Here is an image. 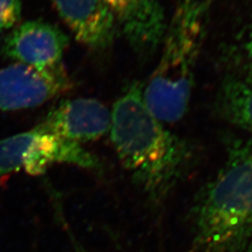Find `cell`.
Instances as JSON below:
<instances>
[{"instance_id":"6da1fadb","label":"cell","mask_w":252,"mask_h":252,"mask_svg":"<svg viewBox=\"0 0 252 252\" xmlns=\"http://www.w3.org/2000/svg\"><path fill=\"white\" fill-rule=\"evenodd\" d=\"M110 112V139L121 162L153 200L164 197L186 166L185 145L147 106L138 83L118 98Z\"/></svg>"},{"instance_id":"3957f363","label":"cell","mask_w":252,"mask_h":252,"mask_svg":"<svg viewBox=\"0 0 252 252\" xmlns=\"http://www.w3.org/2000/svg\"><path fill=\"white\" fill-rule=\"evenodd\" d=\"M209 0H178L161 42V57L143 89L147 106L162 123H176L189 108L206 33Z\"/></svg>"},{"instance_id":"277c9868","label":"cell","mask_w":252,"mask_h":252,"mask_svg":"<svg viewBox=\"0 0 252 252\" xmlns=\"http://www.w3.org/2000/svg\"><path fill=\"white\" fill-rule=\"evenodd\" d=\"M54 163H68L92 170L101 168L98 158L82 145L45 133L36 126L0 140V178L18 170L41 175Z\"/></svg>"},{"instance_id":"7a4b0ae2","label":"cell","mask_w":252,"mask_h":252,"mask_svg":"<svg viewBox=\"0 0 252 252\" xmlns=\"http://www.w3.org/2000/svg\"><path fill=\"white\" fill-rule=\"evenodd\" d=\"M191 252H252V137L235 141L193 211Z\"/></svg>"},{"instance_id":"7c38bea8","label":"cell","mask_w":252,"mask_h":252,"mask_svg":"<svg viewBox=\"0 0 252 252\" xmlns=\"http://www.w3.org/2000/svg\"><path fill=\"white\" fill-rule=\"evenodd\" d=\"M244 53H245L247 62L249 63V66L251 68V75L252 76V26L250 27L249 32L245 37Z\"/></svg>"},{"instance_id":"5b68a950","label":"cell","mask_w":252,"mask_h":252,"mask_svg":"<svg viewBox=\"0 0 252 252\" xmlns=\"http://www.w3.org/2000/svg\"><path fill=\"white\" fill-rule=\"evenodd\" d=\"M69 38L58 27L42 20L27 21L7 36L3 54L17 63L38 71L63 69Z\"/></svg>"},{"instance_id":"52a82bcc","label":"cell","mask_w":252,"mask_h":252,"mask_svg":"<svg viewBox=\"0 0 252 252\" xmlns=\"http://www.w3.org/2000/svg\"><path fill=\"white\" fill-rule=\"evenodd\" d=\"M110 124L111 112L102 102L94 98H75L61 102L36 127L81 144L108 134Z\"/></svg>"},{"instance_id":"9c48e42d","label":"cell","mask_w":252,"mask_h":252,"mask_svg":"<svg viewBox=\"0 0 252 252\" xmlns=\"http://www.w3.org/2000/svg\"><path fill=\"white\" fill-rule=\"evenodd\" d=\"M52 2L76 39L83 45L94 50H104L113 42L117 24L102 0Z\"/></svg>"},{"instance_id":"8fae6325","label":"cell","mask_w":252,"mask_h":252,"mask_svg":"<svg viewBox=\"0 0 252 252\" xmlns=\"http://www.w3.org/2000/svg\"><path fill=\"white\" fill-rule=\"evenodd\" d=\"M22 0H0V32L18 24L22 16Z\"/></svg>"},{"instance_id":"8992f818","label":"cell","mask_w":252,"mask_h":252,"mask_svg":"<svg viewBox=\"0 0 252 252\" xmlns=\"http://www.w3.org/2000/svg\"><path fill=\"white\" fill-rule=\"evenodd\" d=\"M72 87L64 68L38 71L21 63L0 69V112L36 108Z\"/></svg>"},{"instance_id":"30bf717a","label":"cell","mask_w":252,"mask_h":252,"mask_svg":"<svg viewBox=\"0 0 252 252\" xmlns=\"http://www.w3.org/2000/svg\"><path fill=\"white\" fill-rule=\"evenodd\" d=\"M220 106L224 117L252 137V76L228 77L222 83Z\"/></svg>"},{"instance_id":"ba28073f","label":"cell","mask_w":252,"mask_h":252,"mask_svg":"<svg viewBox=\"0 0 252 252\" xmlns=\"http://www.w3.org/2000/svg\"><path fill=\"white\" fill-rule=\"evenodd\" d=\"M127 40L138 53L150 54L162 42L166 20L160 0H102Z\"/></svg>"}]
</instances>
